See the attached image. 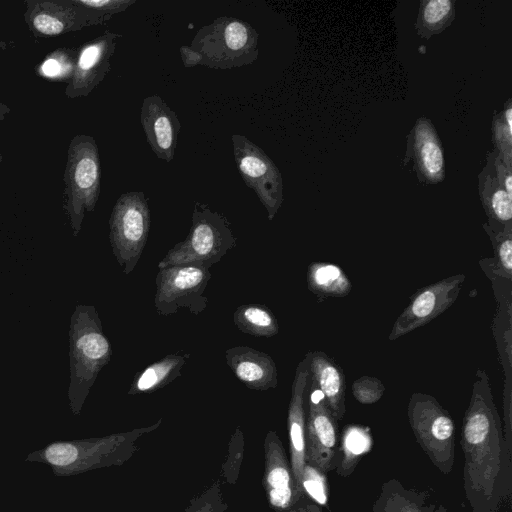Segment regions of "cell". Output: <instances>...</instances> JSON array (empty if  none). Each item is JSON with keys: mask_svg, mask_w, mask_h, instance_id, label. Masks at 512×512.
Instances as JSON below:
<instances>
[{"mask_svg": "<svg viewBox=\"0 0 512 512\" xmlns=\"http://www.w3.org/2000/svg\"><path fill=\"white\" fill-rule=\"evenodd\" d=\"M302 489L320 505L327 503V484L324 473L312 465L305 464L302 474Z\"/></svg>", "mask_w": 512, "mask_h": 512, "instance_id": "cell-30", "label": "cell"}, {"mask_svg": "<svg viewBox=\"0 0 512 512\" xmlns=\"http://www.w3.org/2000/svg\"><path fill=\"white\" fill-rule=\"evenodd\" d=\"M191 354L182 350L168 354L147 366L134 377L128 394L152 393L181 376V370Z\"/></svg>", "mask_w": 512, "mask_h": 512, "instance_id": "cell-21", "label": "cell"}, {"mask_svg": "<svg viewBox=\"0 0 512 512\" xmlns=\"http://www.w3.org/2000/svg\"><path fill=\"white\" fill-rule=\"evenodd\" d=\"M258 40V32L248 22L222 16L201 27L189 46L180 47V55L188 68L231 69L258 58Z\"/></svg>", "mask_w": 512, "mask_h": 512, "instance_id": "cell-2", "label": "cell"}, {"mask_svg": "<svg viewBox=\"0 0 512 512\" xmlns=\"http://www.w3.org/2000/svg\"><path fill=\"white\" fill-rule=\"evenodd\" d=\"M211 278L210 270L199 265L159 268L154 297L157 313L169 316L186 309L193 315H199L208 305L204 293Z\"/></svg>", "mask_w": 512, "mask_h": 512, "instance_id": "cell-7", "label": "cell"}, {"mask_svg": "<svg viewBox=\"0 0 512 512\" xmlns=\"http://www.w3.org/2000/svg\"><path fill=\"white\" fill-rule=\"evenodd\" d=\"M228 505L224 502L221 483L215 481L207 490L194 497L183 512H225Z\"/></svg>", "mask_w": 512, "mask_h": 512, "instance_id": "cell-29", "label": "cell"}, {"mask_svg": "<svg viewBox=\"0 0 512 512\" xmlns=\"http://www.w3.org/2000/svg\"><path fill=\"white\" fill-rule=\"evenodd\" d=\"M7 47H8V44L5 41L0 39V50H5V49H7Z\"/></svg>", "mask_w": 512, "mask_h": 512, "instance_id": "cell-37", "label": "cell"}, {"mask_svg": "<svg viewBox=\"0 0 512 512\" xmlns=\"http://www.w3.org/2000/svg\"><path fill=\"white\" fill-rule=\"evenodd\" d=\"M140 123L153 153L165 162L174 158L181 123L176 113L159 95L143 99Z\"/></svg>", "mask_w": 512, "mask_h": 512, "instance_id": "cell-17", "label": "cell"}, {"mask_svg": "<svg viewBox=\"0 0 512 512\" xmlns=\"http://www.w3.org/2000/svg\"><path fill=\"white\" fill-rule=\"evenodd\" d=\"M465 279L464 274H456L415 291L408 305L395 320L388 339L395 341L449 309L456 301Z\"/></svg>", "mask_w": 512, "mask_h": 512, "instance_id": "cell-9", "label": "cell"}, {"mask_svg": "<svg viewBox=\"0 0 512 512\" xmlns=\"http://www.w3.org/2000/svg\"><path fill=\"white\" fill-rule=\"evenodd\" d=\"M486 165L490 168L499 185L512 196V168H509L503 162L495 150L487 153Z\"/></svg>", "mask_w": 512, "mask_h": 512, "instance_id": "cell-35", "label": "cell"}, {"mask_svg": "<svg viewBox=\"0 0 512 512\" xmlns=\"http://www.w3.org/2000/svg\"><path fill=\"white\" fill-rule=\"evenodd\" d=\"M237 169L257 195L272 221L283 203V180L278 167L258 145L246 136L231 137Z\"/></svg>", "mask_w": 512, "mask_h": 512, "instance_id": "cell-8", "label": "cell"}, {"mask_svg": "<svg viewBox=\"0 0 512 512\" xmlns=\"http://www.w3.org/2000/svg\"><path fill=\"white\" fill-rule=\"evenodd\" d=\"M412 162L422 185L441 183L445 178V158L442 142L435 126L427 117H420L407 135L404 165Z\"/></svg>", "mask_w": 512, "mask_h": 512, "instance_id": "cell-14", "label": "cell"}, {"mask_svg": "<svg viewBox=\"0 0 512 512\" xmlns=\"http://www.w3.org/2000/svg\"><path fill=\"white\" fill-rule=\"evenodd\" d=\"M243 455L244 437L242 431L237 429L230 440L228 458L223 465V475L227 482H236Z\"/></svg>", "mask_w": 512, "mask_h": 512, "instance_id": "cell-33", "label": "cell"}, {"mask_svg": "<svg viewBox=\"0 0 512 512\" xmlns=\"http://www.w3.org/2000/svg\"><path fill=\"white\" fill-rule=\"evenodd\" d=\"M492 134L494 150L503 162L512 168V105L510 99L500 113L494 114Z\"/></svg>", "mask_w": 512, "mask_h": 512, "instance_id": "cell-27", "label": "cell"}, {"mask_svg": "<svg viewBox=\"0 0 512 512\" xmlns=\"http://www.w3.org/2000/svg\"><path fill=\"white\" fill-rule=\"evenodd\" d=\"M3 160V155L0 153V163L2 162Z\"/></svg>", "mask_w": 512, "mask_h": 512, "instance_id": "cell-38", "label": "cell"}, {"mask_svg": "<svg viewBox=\"0 0 512 512\" xmlns=\"http://www.w3.org/2000/svg\"><path fill=\"white\" fill-rule=\"evenodd\" d=\"M410 425L418 441L440 464V449L453 459L454 423L449 412L429 394L414 392L407 407Z\"/></svg>", "mask_w": 512, "mask_h": 512, "instance_id": "cell-10", "label": "cell"}, {"mask_svg": "<svg viewBox=\"0 0 512 512\" xmlns=\"http://www.w3.org/2000/svg\"><path fill=\"white\" fill-rule=\"evenodd\" d=\"M235 326L243 333L255 337H273L279 332L276 316L263 304H244L233 314Z\"/></svg>", "mask_w": 512, "mask_h": 512, "instance_id": "cell-24", "label": "cell"}, {"mask_svg": "<svg viewBox=\"0 0 512 512\" xmlns=\"http://www.w3.org/2000/svg\"><path fill=\"white\" fill-rule=\"evenodd\" d=\"M401 512H405L403 508L401 509ZM416 512H421L420 510H416Z\"/></svg>", "mask_w": 512, "mask_h": 512, "instance_id": "cell-39", "label": "cell"}, {"mask_svg": "<svg viewBox=\"0 0 512 512\" xmlns=\"http://www.w3.org/2000/svg\"><path fill=\"white\" fill-rule=\"evenodd\" d=\"M225 359L236 378L249 389L276 388L278 370L269 354L248 346H236L225 351Z\"/></svg>", "mask_w": 512, "mask_h": 512, "instance_id": "cell-18", "label": "cell"}, {"mask_svg": "<svg viewBox=\"0 0 512 512\" xmlns=\"http://www.w3.org/2000/svg\"><path fill=\"white\" fill-rule=\"evenodd\" d=\"M150 224L151 214L144 193H122L110 215L109 240L113 254L125 275H129L140 260Z\"/></svg>", "mask_w": 512, "mask_h": 512, "instance_id": "cell-6", "label": "cell"}, {"mask_svg": "<svg viewBox=\"0 0 512 512\" xmlns=\"http://www.w3.org/2000/svg\"><path fill=\"white\" fill-rule=\"evenodd\" d=\"M79 456L76 446L71 443H54L45 451L46 459L56 466H67L74 463Z\"/></svg>", "mask_w": 512, "mask_h": 512, "instance_id": "cell-34", "label": "cell"}, {"mask_svg": "<svg viewBox=\"0 0 512 512\" xmlns=\"http://www.w3.org/2000/svg\"><path fill=\"white\" fill-rule=\"evenodd\" d=\"M370 447L369 434L360 427H349L343 435V451L345 462L367 452Z\"/></svg>", "mask_w": 512, "mask_h": 512, "instance_id": "cell-32", "label": "cell"}, {"mask_svg": "<svg viewBox=\"0 0 512 512\" xmlns=\"http://www.w3.org/2000/svg\"><path fill=\"white\" fill-rule=\"evenodd\" d=\"M24 21L37 39L77 32L90 26L86 11L74 0H26Z\"/></svg>", "mask_w": 512, "mask_h": 512, "instance_id": "cell-13", "label": "cell"}, {"mask_svg": "<svg viewBox=\"0 0 512 512\" xmlns=\"http://www.w3.org/2000/svg\"><path fill=\"white\" fill-rule=\"evenodd\" d=\"M385 392L381 380L373 376H362L352 385L354 398L362 404H373L379 401Z\"/></svg>", "mask_w": 512, "mask_h": 512, "instance_id": "cell-31", "label": "cell"}, {"mask_svg": "<svg viewBox=\"0 0 512 512\" xmlns=\"http://www.w3.org/2000/svg\"><path fill=\"white\" fill-rule=\"evenodd\" d=\"M63 180V209L69 219L72 234L77 237L85 213L94 211L100 194V157L92 136L78 134L71 139Z\"/></svg>", "mask_w": 512, "mask_h": 512, "instance_id": "cell-4", "label": "cell"}, {"mask_svg": "<svg viewBox=\"0 0 512 512\" xmlns=\"http://www.w3.org/2000/svg\"><path fill=\"white\" fill-rule=\"evenodd\" d=\"M112 356L111 344L92 305H77L70 319L69 358L71 407L79 412L99 372Z\"/></svg>", "mask_w": 512, "mask_h": 512, "instance_id": "cell-3", "label": "cell"}, {"mask_svg": "<svg viewBox=\"0 0 512 512\" xmlns=\"http://www.w3.org/2000/svg\"><path fill=\"white\" fill-rule=\"evenodd\" d=\"M307 391L305 462L326 473L332 468L336 455L337 420L328 408L323 394L310 377Z\"/></svg>", "mask_w": 512, "mask_h": 512, "instance_id": "cell-11", "label": "cell"}, {"mask_svg": "<svg viewBox=\"0 0 512 512\" xmlns=\"http://www.w3.org/2000/svg\"><path fill=\"white\" fill-rule=\"evenodd\" d=\"M309 373L334 418L341 420L345 414L346 391V378L341 366L323 351H310Z\"/></svg>", "mask_w": 512, "mask_h": 512, "instance_id": "cell-19", "label": "cell"}, {"mask_svg": "<svg viewBox=\"0 0 512 512\" xmlns=\"http://www.w3.org/2000/svg\"><path fill=\"white\" fill-rule=\"evenodd\" d=\"M264 454L262 483L268 503L278 512H287L295 504L294 478L282 442L275 431H269L265 437Z\"/></svg>", "mask_w": 512, "mask_h": 512, "instance_id": "cell-16", "label": "cell"}, {"mask_svg": "<svg viewBox=\"0 0 512 512\" xmlns=\"http://www.w3.org/2000/svg\"><path fill=\"white\" fill-rule=\"evenodd\" d=\"M478 180L480 200L488 217L487 226L493 230L512 232V196L499 185L487 165Z\"/></svg>", "mask_w": 512, "mask_h": 512, "instance_id": "cell-20", "label": "cell"}, {"mask_svg": "<svg viewBox=\"0 0 512 512\" xmlns=\"http://www.w3.org/2000/svg\"><path fill=\"white\" fill-rule=\"evenodd\" d=\"M120 34L105 31L77 50L76 63L64 94L69 99L88 96L111 70L110 59Z\"/></svg>", "mask_w": 512, "mask_h": 512, "instance_id": "cell-12", "label": "cell"}, {"mask_svg": "<svg viewBox=\"0 0 512 512\" xmlns=\"http://www.w3.org/2000/svg\"><path fill=\"white\" fill-rule=\"evenodd\" d=\"M77 50L67 47L53 50L36 66V75L49 81L68 83L74 71Z\"/></svg>", "mask_w": 512, "mask_h": 512, "instance_id": "cell-26", "label": "cell"}, {"mask_svg": "<svg viewBox=\"0 0 512 512\" xmlns=\"http://www.w3.org/2000/svg\"><path fill=\"white\" fill-rule=\"evenodd\" d=\"M310 352L298 363L291 387L287 428L290 444V465L295 485V504L304 496L302 474L305 462V397L309 382ZM294 504V505H295Z\"/></svg>", "mask_w": 512, "mask_h": 512, "instance_id": "cell-15", "label": "cell"}, {"mask_svg": "<svg viewBox=\"0 0 512 512\" xmlns=\"http://www.w3.org/2000/svg\"><path fill=\"white\" fill-rule=\"evenodd\" d=\"M487 233L493 248V257L482 259L479 264L487 277L512 280V232L493 230L486 223Z\"/></svg>", "mask_w": 512, "mask_h": 512, "instance_id": "cell-25", "label": "cell"}, {"mask_svg": "<svg viewBox=\"0 0 512 512\" xmlns=\"http://www.w3.org/2000/svg\"><path fill=\"white\" fill-rule=\"evenodd\" d=\"M308 289L319 301L324 298H341L352 290V283L346 273L336 264L314 261L308 265L306 272Z\"/></svg>", "mask_w": 512, "mask_h": 512, "instance_id": "cell-22", "label": "cell"}, {"mask_svg": "<svg viewBox=\"0 0 512 512\" xmlns=\"http://www.w3.org/2000/svg\"><path fill=\"white\" fill-rule=\"evenodd\" d=\"M87 13L90 26L102 25L113 15L125 11L135 0H74Z\"/></svg>", "mask_w": 512, "mask_h": 512, "instance_id": "cell-28", "label": "cell"}, {"mask_svg": "<svg viewBox=\"0 0 512 512\" xmlns=\"http://www.w3.org/2000/svg\"><path fill=\"white\" fill-rule=\"evenodd\" d=\"M10 111L11 109L7 104L0 102V123L4 121Z\"/></svg>", "mask_w": 512, "mask_h": 512, "instance_id": "cell-36", "label": "cell"}, {"mask_svg": "<svg viewBox=\"0 0 512 512\" xmlns=\"http://www.w3.org/2000/svg\"><path fill=\"white\" fill-rule=\"evenodd\" d=\"M466 486L473 496H498L505 476L504 444L500 417L495 406L489 376L478 368L470 402L462 425Z\"/></svg>", "mask_w": 512, "mask_h": 512, "instance_id": "cell-1", "label": "cell"}, {"mask_svg": "<svg viewBox=\"0 0 512 512\" xmlns=\"http://www.w3.org/2000/svg\"><path fill=\"white\" fill-rule=\"evenodd\" d=\"M455 4L452 0H421L415 21L417 34L423 39L442 33L454 21Z\"/></svg>", "mask_w": 512, "mask_h": 512, "instance_id": "cell-23", "label": "cell"}, {"mask_svg": "<svg viewBox=\"0 0 512 512\" xmlns=\"http://www.w3.org/2000/svg\"><path fill=\"white\" fill-rule=\"evenodd\" d=\"M236 243L237 238L229 220L207 204L195 202L188 235L167 252L158 263V268L199 265L210 269L232 250Z\"/></svg>", "mask_w": 512, "mask_h": 512, "instance_id": "cell-5", "label": "cell"}]
</instances>
